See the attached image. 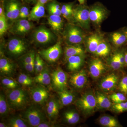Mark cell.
Instances as JSON below:
<instances>
[{"mask_svg":"<svg viewBox=\"0 0 127 127\" xmlns=\"http://www.w3.org/2000/svg\"><path fill=\"white\" fill-rule=\"evenodd\" d=\"M6 95L9 107L15 110L23 109L26 106L29 102L28 95L26 92L18 88L10 89Z\"/></svg>","mask_w":127,"mask_h":127,"instance_id":"cell-1","label":"cell"},{"mask_svg":"<svg viewBox=\"0 0 127 127\" xmlns=\"http://www.w3.org/2000/svg\"><path fill=\"white\" fill-rule=\"evenodd\" d=\"M63 35L64 39L69 45H79L85 40V35L81 28L71 24L66 26Z\"/></svg>","mask_w":127,"mask_h":127,"instance_id":"cell-2","label":"cell"},{"mask_svg":"<svg viewBox=\"0 0 127 127\" xmlns=\"http://www.w3.org/2000/svg\"><path fill=\"white\" fill-rule=\"evenodd\" d=\"M23 118L28 125L37 127L42 122L46 121L45 114L40 109L34 106L30 107L25 111Z\"/></svg>","mask_w":127,"mask_h":127,"instance_id":"cell-3","label":"cell"},{"mask_svg":"<svg viewBox=\"0 0 127 127\" xmlns=\"http://www.w3.org/2000/svg\"><path fill=\"white\" fill-rule=\"evenodd\" d=\"M72 19L81 27L88 29L91 22L89 9L84 6H78L73 9Z\"/></svg>","mask_w":127,"mask_h":127,"instance_id":"cell-4","label":"cell"},{"mask_svg":"<svg viewBox=\"0 0 127 127\" xmlns=\"http://www.w3.org/2000/svg\"><path fill=\"white\" fill-rule=\"evenodd\" d=\"M77 107L83 113H92L97 104L95 96L91 93L84 94L76 102Z\"/></svg>","mask_w":127,"mask_h":127,"instance_id":"cell-5","label":"cell"},{"mask_svg":"<svg viewBox=\"0 0 127 127\" xmlns=\"http://www.w3.org/2000/svg\"><path fill=\"white\" fill-rule=\"evenodd\" d=\"M53 87L55 90L59 92L65 90L67 86V75L61 68H57L51 74Z\"/></svg>","mask_w":127,"mask_h":127,"instance_id":"cell-6","label":"cell"},{"mask_svg":"<svg viewBox=\"0 0 127 127\" xmlns=\"http://www.w3.org/2000/svg\"><path fill=\"white\" fill-rule=\"evenodd\" d=\"M27 45L26 42L20 38H12L8 42L7 49L8 53L13 57L21 56L27 50Z\"/></svg>","mask_w":127,"mask_h":127,"instance_id":"cell-7","label":"cell"},{"mask_svg":"<svg viewBox=\"0 0 127 127\" xmlns=\"http://www.w3.org/2000/svg\"><path fill=\"white\" fill-rule=\"evenodd\" d=\"M61 44V42H57L52 46L39 51V55L48 62H55L58 60L61 55L62 49Z\"/></svg>","mask_w":127,"mask_h":127,"instance_id":"cell-8","label":"cell"},{"mask_svg":"<svg viewBox=\"0 0 127 127\" xmlns=\"http://www.w3.org/2000/svg\"><path fill=\"white\" fill-rule=\"evenodd\" d=\"M34 41L37 44L46 45L54 40L55 35L45 27H40L34 31L33 34Z\"/></svg>","mask_w":127,"mask_h":127,"instance_id":"cell-9","label":"cell"},{"mask_svg":"<svg viewBox=\"0 0 127 127\" xmlns=\"http://www.w3.org/2000/svg\"><path fill=\"white\" fill-rule=\"evenodd\" d=\"M33 27V24L30 21L26 19H19L14 22L10 32L15 35L24 36L28 34Z\"/></svg>","mask_w":127,"mask_h":127,"instance_id":"cell-10","label":"cell"},{"mask_svg":"<svg viewBox=\"0 0 127 127\" xmlns=\"http://www.w3.org/2000/svg\"><path fill=\"white\" fill-rule=\"evenodd\" d=\"M30 94L34 102L40 105L46 102L49 95L47 89L41 86H36L31 88L30 89Z\"/></svg>","mask_w":127,"mask_h":127,"instance_id":"cell-11","label":"cell"},{"mask_svg":"<svg viewBox=\"0 0 127 127\" xmlns=\"http://www.w3.org/2000/svg\"><path fill=\"white\" fill-rule=\"evenodd\" d=\"M21 6V3L16 0H11L6 4L5 15L8 20H17L19 18Z\"/></svg>","mask_w":127,"mask_h":127,"instance_id":"cell-12","label":"cell"},{"mask_svg":"<svg viewBox=\"0 0 127 127\" xmlns=\"http://www.w3.org/2000/svg\"><path fill=\"white\" fill-rule=\"evenodd\" d=\"M107 12L106 9L100 6H95L89 9L91 21L96 25H99L106 18Z\"/></svg>","mask_w":127,"mask_h":127,"instance_id":"cell-13","label":"cell"},{"mask_svg":"<svg viewBox=\"0 0 127 127\" xmlns=\"http://www.w3.org/2000/svg\"><path fill=\"white\" fill-rule=\"evenodd\" d=\"M59 103L55 98H50L46 105L47 116L50 122H55L57 118L59 112Z\"/></svg>","mask_w":127,"mask_h":127,"instance_id":"cell-14","label":"cell"},{"mask_svg":"<svg viewBox=\"0 0 127 127\" xmlns=\"http://www.w3.org/2000/svg\"><path fill=\"white\" fill-rule=\"evenodd\" d=\"M87 78L86 71L82 70L71 76L70 82L72 86L77 89L84 87L86 84Z\"/></svg>","mask_w":127,"mask_h":127,"instance_id":"cell-15","label":"cell"},{"mask_svg":"<svg viewBox=\"0 0 127 127\" xmlns=\"http://www.w3.org/2000/svg\"><path fill=\"white\" fill-rule=\"evenodd\" d=\"M106 70L105 65L98 58L91 61L89 65L90 74L94 78L100 77Z\"/></svg>","mask_w":127,"mask_h":127,"instance_id":"cell-16","label":"cell"},{"mask_svg":"<svg viewBox=\"0 0 127 127\" xmlns=\"http://www.w3.org/2000/svg\"><path fill=\"white\" fill-rule=\"evenodd\" d=\"M0 53V72L1 74L10 76L14 73L15 66L13 62Z\"/></svg>","mask_w":127,"mask_h":127,"instance_id":"cell-17","label":"cell"},{"mask_svg":"<svg viewBox=\"0 0 127 127\" xmlns=\"http://www.w3.org/2000/svg\"><path fill=\"white\" fill-rule=\"evenodd\" d=\"M103 39L100 34H94L89 36L86 40L87 48L89 52L95 53L98 45Z\"/></svg>","mask_w":127,"mask_h":127,"instance_id":"cell-18","label":"cell"},{"mask_svg":"<svg viewBox=\"0 0 127 127\" xmlns=\"http://www.w3.org/2000/svg\"><path fill=\"white\" fill-rule=\"evenodd\" d=\"M84 55H78L70 57L67 59L68 70L71 71L78 70L83 65Z\"/></svg>","mask_w":127,"mask_h":127,"instance_id":"cell-19","label":"cell"},{"mask_svg":"<svg viewBox=\"0 0 127 127\" xmlns=\"http://www.w3.org/2000/svg\"><path fill=\"white\" fill-rule=\"evenodd\" d=\"M45 14V9L44 5L37 2L36 4L30 12V15L28 20L31 21L39 20L43 17Z\"/></svg>","mask_w":127,"mask_h":127,"instance_id":"cell-20","label":"cell"},{"mask_svg":"<svg viewBox=\"0 0 127 127\" xmlns=\"http://www.w3.org/2000/svg\"><path fill=\"white\" fill-rule=\"evenodd\" d=\"M118 81V78L114 73L110 74L102 79L100 83V87L105 91H110L114 88Z\"/></svg>","mask_w":127,"mask_h":127,"instance_id":"cell-21","label":"cell"},{"mask_svg":"<svg viewBox=\"0 0 127 127\" xmlns=\"http://www.w3.org/2000/svg\"><path fill=\"white\" fill-rule=\"evenodd\" d=\"M47 21L53 31L58 32L62 29L63 22L61 16L50 15L48 17Z\"/></svg>","mask_w":127,"mask_h":127,"instance_id":"cell-22","label":"cell"},{"mask_svg":"<svg viewBox=\"0 0 127 127\" xmlns=\"http://www.w3.org/2000/svg\"><path fill=\"white\" fill-rule=\"evenodd\" d=\"M33 79L34 82L45 86L49 85L51 82V75H50L49 70L46 67Z\"/></svg>","mask_w":127,"mask_h":127,"instance_id":"cell-23","label":"cell"},{"mask_svg":"<svg viewBox=\"0 0 127 127\" xmlns=\"http://www.w3.org/2000/svg\"><path fill=\"white\" fill-rule=\"evenodd\" d=\"M60 103L64 106L71 104L75 99V95L72 93L65 89L58 92Z\"/></svg>","mask_w":127,"mask_h":127,"instance_id":"cell-24","label":"cell"},{"mask_svg":"<svg viewBox=\"0 0 127 127\" xmlns=\"http://www.w3.org/2000/svg\"><path fill=\"white\" fill-rule=\"evenodd\" d=\"M84 51L83 48L79 45H69L66 46L64 50V55L66 60L72 56L84 55Z\"/></svg>","mask_w":127,"mask_h":127,"instance_id":"cell-25","label":"cell"},{"mask_svg":"<svg viewBox=\"0 0 127 127\" xmlns=\"http://www.w3.org/2000/svg\"><path fill=\"white\" fill-rule=\"evenodd\" d=\"M95 96L97 104L100 108L107 109L111 107V101L104 94L97 92Z\"/></svg>","mask_w":127,"mask_h":127,"instance_id":"cell-26","label":"cell"},{"mask_svg":"<svg viewBox=\"0 0 127 127\" xmlns=\"http://www.w3.org/2000/svg\"><path fill=\"white\" fill-rule=\"evenodd\" d=\"M111 38L112 42L117 47L123 45L127 41V37L124 32H114L112 34Z\"/></svg>","mask_w":127,"mask_h":127,"instance_id":"cell-27","label":"cell"},{"mask_svg":"<svg viewBox=\"0 0 127 127\" xmlns=\"http://www.w3.org/2000/svg\"><path fill=\"white\" fill-rule=\"evenodd\" d=\"M9 104L6 97L2 93L0 94V115L1 117H5L9 114Z\"/></svg>","mask_w":127,"mask_h":127,"instance_id":"cell-28","label":"cell"},{"mask_svg":"<svg viewBox=\"0 0 127 127\" xmlns=\"http://www.w3.org/2000/svg\"><path fill=\"white\" fill-rule=\"evenodd\" d=\"M110 52L109 44L103 39L98 45L95 53L98 56L105 57L108 55Z\"/></svg>","mask_w":127,"mask_h":127,"instance_id":"cell-29","label":"cell"},{"mask_svg":"<svg viewBox=\"0 0 127 127\" xmlns=\"http://www.w3.org/2000/svg\"><path fill=\"white\" fill-rule=\"evenodd\" d=\"M65 120L70 124H75L78 122L80 119L79 114L76 111L70 110L66 111L64 113Z\"/></svg>","mask_w":127,"mask_h":127,"instance_id":"cell-30","label":"cell"},{"mask_svg":"<svg viewBox=\"0 0 127 127\" xmlns=\"http://www.w3.org/2000/svg\"><path fill=\"white\" fill-rule=\"evenodd\" d=\"M100 124L104 127H116L118 126V123L116 119L109 116H103L99 120Z\"/></svg>","mask_w":127,"mask_h":127,"instance_id":"cell-31","label":"cell"},{"mask_svg":"<svg viewBox=\"0 0 127 127\" xmlns=\"http://www.w3.org/2000/svg\"><path fill=\"white\" fill-rule=\"evenodd\" d=\"M47 10L50 15L61 16V7L58 2L52 1L47 3Z\"/></svg>","mask_w":127,"mask_h":127,"instance_id":"cell-32","label":"cell"},{"mask_svg":"<svg viewBox=\"0 0 127 127\" xmlns=\"http://www.w3.org/2000/svg\"><path fill=\"white\" fill-rule=\"evenodd\" d=\"M8 127H28L26 122L18 117H12L8 120Z\"/></svg>","mask_w":127,"mask_h":127,"instance_id":"cell-33","label":"cell"},{"mask_svg":"<svg viewBox=\"0 0 127 127\" xmlns=\"http://www.w3.org/2000/svg\"><path fill=\"white\" fill-rule=\"evenodd\" d=\"M1 84L4 87L9 89H14L19 87V84L17 82L10 78L5 77L1 80Z\"/></svg>","mask_w":127,"mask_h":127,"instance_id":"cell-34","label":"cell"},{"mask_svg":"<svg viewBox=\"0 0 127 127\" xmlns=\"http://www.w3.org/2000/svg\"><path fill=\"white\" fill-rule=\"evenodd\" d=\"M18 83L25 86H30L33 84L34 82V79H32L29 76L25 74L21 73L17 78Z\"/></svg>","mask_w":127,"mask_h":127,"instance_id":"cell-35","label":"cell"},{"mask_svg":"<svg viewBox=\"0 0 127 127\" xmlns=\"http://www.w3.org/2000/svg\"><path fill=\"white\" fill-rule=\"evenodd\" d=\"M8 28L7 19L5 15L0 16V36L1 37L6 32Z\"/></svg>","mask_w":127,"mask_h":127,"instance_id":"cell-36","label":"cell"},{"mask_svg":"<svg viewBox=\"0 0 127 127\" xmlns=\"http://www.w3.org/2000/svg\"><path fill=\"white\" fill-rule=\"evenodd\" d=\"M36 55L34 51L28 53L22 57L21 61L22 64H29L34 61Z\"/></svg>","mask_w":127,"mask_h":127,"instance_id":"cell-37","label":"cell"},{"mask_svg":"<svg viewBox=\"0 0 127 127\" xmlns=\"http://www.w3.org/2000/svg\"><path fill=\"white\" fill-rule=\"evenodd\" d=\"M110 98L115 103L125 102L127 99L124 94L120 93L113 94L111 95Z\"/></svg>","mask_w":127,"mask_h":127,"instance_id":"cell-38","label":"cell"},{"mask_svg":"<svg viewBox=\"0 0 127 127\" xmlns=\"http://www.w3.org/2000/svg\"><path fill=\"white\" fill-rule=\"evenodd\" d=\"M110 65L111 67L114 70H118L122 67L118 57L117 53L113 55L111 58L110 61Z\"/></svg>","mask_w":127,"mask_h":127,"instance_id":"cell-39","label":"cell"},{"mask_svg":"<svg viewBox=\"0 0 127 127\" xmlns=\"http://www.w3.org/2000/svg\"><path fill=\"white\" fill-rule=\"evenodd\" d=\"M113 109L117 113H122L127 111V101L115 103L112 107Z\"/></svg>","mask_w":127,"mask_h":127,"instance_id":"cell-40","label":"cell"},{"mask_svg":"<svg viewBox=\"0 0 127 127\" xmlns=\"http://www.w3.org/2000/svg\"><path fill=\"white\" fill-rule=\"evenodd\" d=\"M120 90L124 94H127V76L123 77L119 84Z\"/></svg>","mask_w":127,"mask_h":127,"instance_id":"cell-41","label":"cell"},{"mask_svg":"<svg viewBox=\"0 0 127 127\" xmlns=\"http://www.w3.org/2000/svg\"><path fill=\"white\" fill-rule=\"evenodd\" d=\"M23 67L27 71L30 73L35 72L34 61L29 64H22Z\"/></svg>","mask_w":127,"mask_h":127,"instance_id":"cell-42","label":"cell"},{"mask_svg":"<svg viewBox=\"0 0 127 127\" xmlns=\"http://www.w3.org/2000/svg\"><path fill=\"white\" fill-rule=\"evenodd\" d=\"M45 63L42 58H41L39 65L35 70V72L36 73L37 75L43 71L45 69Z\"/></svg>","mask_w":127,"mask_h":127,"instance_id":"cell-43","label":"cell"},{"mask_svg":"<svg viewBox=\"0 0 127 127\" xmlns=\"http://www.w3.org/2000/svg\"><path fill=\"white\" fill-rule=\"evenodd\" d=\"M72 8H73L72 4H64L61 7L62 15H63L68 10Z\"/></svg>","mask_w":127,"mask_h":127,"instance_id":"cell-44","label":"cell"},{"mask_svg":"<svg viewBox=\"0 0 127 127\" xmlns=\"http://www.w3.org/2000/svg\"><path fill=\"white\" fill-rule=\"evenodd\" d=\"M117 53L119 60L121 65L123 67L125 65L124 53L123 52H120Z\"/></svg>","mask_w":127,"mask_h":127,"instance_id":"cell-45","label":"cell"},{"mask_svg":"<svg viewBox=\"0 0 127 127\" xmlns=\"http://www.w3.org/2000/svg\"><path fill=\"white\" fill-rule=\"evenodd\" d=\"M73 9V8H71L63 15L64 18L68 21H70L72 18Z\"/></svg>","mask_w":127,"mask_h":127,"instance_id":"cell-46","label":"cell"},{"mask_svg":"<svg viewBox=\"0 0 127 127\" xmlns=\"http://www.w3.org/2000/svg\"><path fill=\"white\" fill-rule=\"evenodd\" d=\"M55 127V125H54L52 123H50V122H47L46 121L41 123L39 125H38L37 127Z\"/></svg>","mask_w":127,"mask_h":127,"instance_id":"cell-47","label":"cell"},{"mask_svg":"<svg viewBox=\"0 0 127 127\" xmlns=\"http://www.w3.org/2000/svg\"><path fill=\"white\" fill-rule=\"evenodd\" d=\"M29 9L28 7H27L25 6H21L20 9V16L22 15L23 13L29 11Z\"/></svg>","mask_w":127,"mask_h":127,"instance_id":"cell-48","label":"cell"},{"mask_svg":"<svg viewBox=\"0 0 127 127\" xmlns=\"http://www.w3.org/2000/svg\"><path fill=\"white\" fill-rule=\"evenodd\" d=\"M30 11H28L26 12L25 13H23L22 15L20 16H19V19H25L26 18H28L29 15H30Z\"/></svg>","mask_w":127,"mask_h":127,"instance_id":"cell-49","label":"cell"},{"mask_svg":"<svg viewBox=\"0 0 127 127\" xmlns=\"http://www.w3.org/2000/svg\"><path fill=\"white\" fill-rule=\"evenodd\" d=\"M52 1L53 0H38L37 2H39L42 4L45 5L46 4H47L48 2Z\"/></svg>","mask_w":127,"mask_h":127,"instance_id":"cell-50","label":"cell"},{"mask_svg":"<svg viewBox=\"0 0 127 127\" xmlns=\"http://www.w3.org/2000/svg\"><path fill=\"white\" fill-rule=\"evenodd\" d=\"M124 57H125V65H127V50L124 53Z\"/></svg>","mask_w":127,"mask_h":127,"instance_id":"cell-51","label":"cell"},{"mask_svg":"<svg viewBox=\"0 0 127 127\" xmlns=\"http://www.w3.org/2000/svg\"><path fill=\"white\" fill-rule=\"evenodd\" d=\"M8 127V125H6L4 123H0V127Z\"/></svg>","mask_w":127,"mask_h":127,"instance_id":"cell-52","label":"cell"},{"mask_svg":"<svg viewBox=\"0 0 127 127\" xmlns=\"http://www.w3.org/2000/svg\"><path fill=\"white\" fill-rule=\"evenodd\" d=\"M77 0L78 1L80 4L82 5L84 4L85 0Z\"/></svg>","mask_w":127,"mask_h":127,"instance_id":"cell-53","label":"cell"},{"mask_svg":"<svg viewBox=\"0 0 127 127\" xmlns=\"http://www.w3.org/2000/svg\"><path fill=\"white\" fill-rule=\"evenodd\" d=\"M37 1H38V0H29V2H36Z\"/></svg>","mask_w":127,"mask_h":127,"instance_id":"cell-54","label":"cell"},{"mask_svg":"<svg viewBox=\"0 0 127 127\" xmlns=\"http://www.w3.org/2000/svg\"><path fill=\"white\" fill-rule=\"evenodd\" d=\"M124 32L125 35H126V37H127V28H126V29H125V30H124Z\"/></svg>","mask_w":127,"mask_h":127,"instance_id":"cell-55","label":"cell"},{"mask_svg":"<svg viewBox=\"0 0 127 127\" xmlns=\"http://www.w3.org/2000/svg\"><path fill=\"white\" fill-rule=\"evenodd\" d=\"M27 2H29V0H25Z\"/></svg>","mask_w":127,"mask_h":127,"instance_id":"cell-56","label":"cell"}]
</instances>
